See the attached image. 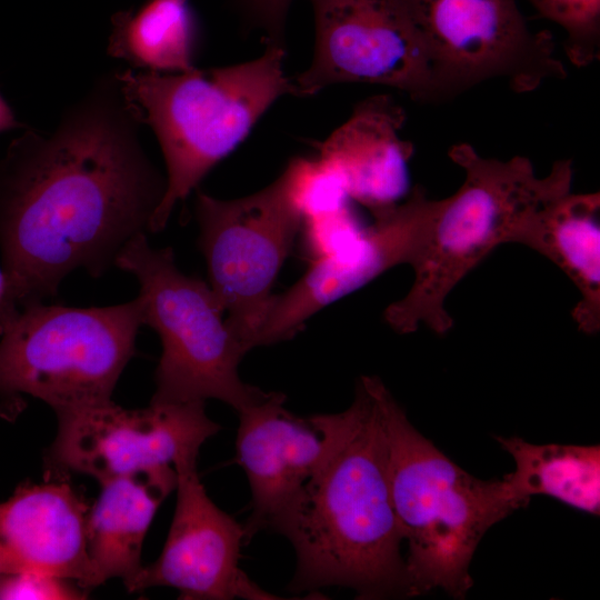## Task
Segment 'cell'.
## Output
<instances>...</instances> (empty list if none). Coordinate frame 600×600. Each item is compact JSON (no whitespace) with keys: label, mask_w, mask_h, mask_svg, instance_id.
Segmentation results:
<instances>
[{"label":"cell","mask_w":600,"mask_h":600,"mask_svg":"<svg viewBox=\"0 0 600 600\" xmlns=\"http://www.w3.org/2000/svg\"><path fill=\"white\" fill-rule=\"evenodd\" d=\"M68 581L34 572L0 576V599H83Z\"/></svg>","instance_id":"24"},{"label":"cell","mask_w":600,"mask_h":600,"mask_svg":"<svg viewBox=\"0 0 600 600\" xmlns=\"http://www.w3.org/2000/svg\"><path fill=\"white\" fill-rule=\"evenodd\" d=\"M351 427L308 483L284 532L297 554L290 589H353L359 599L409 597L387 472L384 434L368 377Z\"/></svg>","instance_id":"2"},{"label":"cell","mask_w":600,"mask_h":600,"mask_svg":"<svg viewBox=\"0 0 600 600\" xmlns=\"http://www.w3.org/2000/svg\"><path fill=\"white\" fill-rule=\"evenodd\" d=\"M366 229L349 204L306 218L301 228L304 254L311 263L340 256L353 248Z\"/></svg>","instance_id":"23"},{"label":"cell","mask_w":600,"mask_h":600,"mask_svg":"<svg viewBox=\"0 0 600 600\" xmlns=\"http://www.w3.org/2000/svg\"><path fill=\"white\" fill-rule=\"evenodd\" d=\"M117 72L48 134L26 131L0 161V317L57 294L69 273L102 276L149 231L167 179L144 152Z\"/></svg>","instance_id":"1"},{"label":"cell","mask_w":600,"mask_h":600,"mask_svg":"<svg viewBox=\"0 0 600 600\" xmlns=\"http://www.w3.org/2000/svg\"><path fill=\"white\" fill-rule=\"evenodd\" d=\"M449 158L464 171L459 189L436 200L407 294L384 310L398 333L424 326L447 333L453 320L446 301L456 286L502 243L526 246L532 228L550 204L571 191V160H558L538 177L526 157L507 161L484 158L466 142L453 144Z\"/></svg>","instance_id":"3"},{"label":"cell","mask_w":600,"mask_h":600,"mask_svg":"<svg viewBox=\"0 0 600 600\" xmlns=\"http://www.w3.org/2000/svg\"><path fill=\"white\" fill-rule=\"evenodd\" d=\"M89 507L66 481L23 483L0 502V576L34 572L88 590Z\"/></svg>","instance_id":"15"},{"label":"cell","mask_w":600,"mask_h":600,"mask_svg":"<svg viewBox=\"0 0 600 600\" xmlns=\"http://www.w3.org/2000/svg\"><path fill=\"white\" fill-rule=\"evenodd\" d=\"M196 212L209 286L228 313L227 324L249 351L256 347L272 286L303 218L288 196L282 174L264 189L234 200L198 191Z\"/></svg>","instance_id":"9"},{"label":"cell","mask_w":600,"mask_h":600,"mask_svg":"<svg viewBox=\"0 0 600 600\" xmlns=\"http://www.w3.org/2000/svg\"><path fill=\"white\" fill-rule=\"evenodd\" d=\"M434 202L417 186L403 201L373 213V223L353 248L311 263L289 290L272 296L256 346L292 338L324 306L391 267L412 266L423 243Z\"/></svg>","instance_id":"14"},{"label":"cell","mask_w":600,"mask_h":600,"mask_svg":"<svg viewBox=\"0 0 600 600\" xmlns=\"http://www.w3.org/2000/svg\"><path fill=\"white\" fill-rule=\"evenodd\" d=\"M4 286H6L4 273L3 271L0 270V302L4 293Z\"/></svg>","instance_id":"27"},{"label":"cell","mask_w":600,"mask_h":600,"mask_svg":"<svg viewBox=\"0 0 600 600\" xmlns=\"http://www.w3.org/2000/svg\"><path fill=\"white\" fill-rule=\"evenodd\" d=\"M281 174L288 196L303 219L348 204L350 198L340 172L320 157L296 158Z\"/></svg>","instance_id":"21"},{"label":"cell","mask_w":600,"mask_h":600,"mask_svg":"<svg viewBox=\"0 0 600 600\" xmlns=\"http://www.w3.org/2000/svg\"><path fill=\"white\" fill-rule=\"evenodd\" d=\"M281 392H268L239 413L237 459L251 489L246 541L260 531L284 534L304 486L351 427L356 409L298 417Z\"/></svg>","instance_id":"12"},{"label":"cell","mask_w":600,"mask_h":600,"mask_svg":"<svg viewBox=\"0 0 600 600\" xmlns=\"http://www.w3.org/2000/svg\"><path fill=\"white\" fill-rule=\"evenodd\" d=\"M177 503L159 558L143 567L130 592L171 587L180 599H280L260 588L239 567L243 526L218 508L201 483L197 463L180 464Z\"/></svg>","instance_id":"13"},{"label":"cell","mask_w":600,"mask_h":600,"mask_svg":"<svg viewBox=\"0 0 600 600\" xmlns=\"http://www.w3.org/2000/svg\"><path fill=\"white\" fill-rule=\"evenodd\" d=\"M199 44V22L189 0H147L112 17L108 52L142 71H189Z\"/></svg>","instance_id":"20"},{"label":"cell","mask_w":600,"mask_h":600,"mask_svg":"<svg viewBox=\"0 0 600 600\" xmlns=\"http://www.w3.org/2000/svg\"><path fill=\"white\" fill-rule=\"evenodd\" d=\"M57 417L47 457L51 473H83L100 483L142 469L197 463L201 446L220 429L204 401L124 409L111 400Z\"/></svg>","instance_id":"11"},{"label":"cell","mask_w":600,"mask_h":600,"mask_svg":"<svg viewBox=\"0 0 600 600\" xmlns=\"http://www.w3.org/2000/svg\"><path fill=\"white\" fill-rule=\"evenodd\" d=\"M138 297L101 308L34 302L0 317V398L29 394L57 413L111 401L136 354Z\"/></svg>","instance_id":"6"},{"label":"cell","mask_w":600,"mask_h":600,"mask_svg":"<svg viewBox=\"0 0 600 600\" xmlns=\"http://www.w3.org/2000/svg\"><path fill=\"white\" fill-rule=\"evenodd\" d=\"M114 264L138 280L142 324L161 339L152 403L217 399L238 412L266 398L239 377L248 350L223 319L221 302L209 284L178 269L171 248L154 249L139 233Z\"/></svg>","instance_id":"7"},{"label":"cell","mask_w":600,"mask_h":600,"mask_svg":"<svg viewBox=\"0 0 600 600\" xmlns=\"http://www.w3.org/2000/svg\"><path fill=\"white\" fill-rule=\"evenodd\" d=\"M404 120L403 109L390 97H370L316 143L319 157L340 172L349 198L372 214L396 206L408 192L413 146L399 134Z\"/></svg>","instance_id":"16"},{"label":"cell","mask_w":600,"mask_h":600,"mask_svg":"<svg viewBox=\"0 0 600 600\" xmlns=\"http://www.w3.org/2000/svg\"><path fill=\"white\" fill-rule=\"evenodd\" d=\"M7 102L0 96V132L21 127Z\"/></svg>","instance_id":"26"},{"label":"cell","mask_w":600,"mask_h":600,"mask_svg":"<svg viewBox=\"0 0 600 600\" xmlns=\"http://www.w3.org/2000/svg\"><path fill=\"white\" fill-rule=\"evenodd\" d=\"M283 59V47L266 44L259 58L233 66L117 72L126 100L156 133L166 161L167 187L150 232L166 227L174 206L238 147L276 100L293 94Z\"/></svg>","instance_id":"5"},{"label":"cell","mask_w":600,"mask_h":600,"mask_svg":"<svg viewBox=\"0 0 600 600\" xmlns=\"http://www.w3.org/2000/svg\"><path fill=\"white\" fill-rule=\"evenodd\" d=\"M292 0H233V6L250 28L262 32L266 44L284 48V31Z\"/></svg>","instance_id":"25"},{"label":"cell","mask_w":600,"mask_h":600,"mask_svg":"<svg viewBox=\"0 0 600 600\" xmlns=\"http://www.w3.org/2000/svg\"><path fill=\"white\" fill-rule=\"evenodd\" d=\"M430 68L432 103L490 80L517 93L567 77L552 34L533 31L517 0H406Z\"/></svg>","instance_id":"8"},{"label":"cell","mask_w":600,"mask_h":600,"mask_svg":"<svg viewBox=\"0 0 600 600\" xmlns=\"http://www.w3.org/2000/svg\"><path fill=\"white\" fill-rule=\"evenodd\" d=\"M514 461L502 478L511 496L523 507L533 496H548L583 512L600 513V447L534 444L519 437H496Z\"/></svg>","instance_id":"19"},{"label":"cell","mask_w":600,"mask_h":600,"mask_svg":"<svg viewBox=\"0 0 600 600\" xmlns=\"http://www.w3.org/2000/svg\"><path fill=\"white\" fill-rule=\"evenodd\" d=\"M538 13L564 33L567 58L578 68L600 58V0H529Z\"/></svg>","instance_id":"22"},{"label":"cell","mask_w":600,"mask_h":600,"mask_svg":"<svg viewBox=\"0 0 600 600\" xmlns=\"http://www.w3.org/2000/svg\"><path fill=\"white\" fill-rule=\"evenodd\" d=\"M316 44L308 69L291 79L293 94L340 83L394 88L432 103L427 53L406 0H308Z\"/></svg>","instance_id":"10"},{"label":"cell","mask_w":600,"mask_h":600,"mask_svg":"<svg viewBox=\"0 0 600 600\" xmlns=\"http://www.w3.org/2000/svg\"><path fill=\"white\" fill-rule=\"evenodd\" d=\"M177 480L173 467H158L100 483L87 517L89 589L119 578L129 591L143 568L141 551L151 521Z\"/></svg>","instance_id":"17"},{"label":"cell","mask_w":600,"mask_h":600,"mask_svg":"<svg viewBox=\"0 0 600 600\" xmlns=\"http://www.w3.org/2000/svg\"><path fill=\"white\" fill-rule=\"evenodd\" d=\"M387 449L393 510L403 541L409 597L442 589L463 598L469 567L486 532L523 507L502 479L481 480L460 468L409 421L383 382L367 376Z\"/></svg>","instance_id":"4"},{"label":"cell","mask_w":600,"mask_h":600,"mask_svg":"<svg viewBox=\"0 0 600 600\" xmlns=\"http://www.w3.org/2000/svg\"><path fill=\"white\" fill-rule=\"evenodd\" d=\"M600 193L571 191L538 218L526 247L552 261L580 293L572 318L580 331L600 330Z\"/></svg>","instance_id":"18"}]
</instances>
